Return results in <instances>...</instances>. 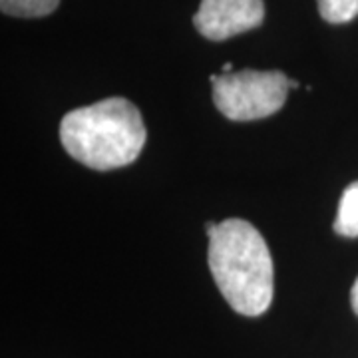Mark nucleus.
<instances>
[{"mask_svg": "<svg viewBox=\"0 0 358 358\" xmlns=\"http://www.w3.org/2000/svg\"><path fill=\"white\" fill-rule=\"evenodd\" d=\"M320 16L331 24H345L358 16V0H317Z\"/></svg>", "mask_w": 358, "mask_h": 358, "instance_id": "obj_7", "label": "nucleus"}, {"mask_svg": "<svg viewBox=\"0 0 358 358\" xmlns=\"http://www.w3.org/2000/svg\"><path fill=\"white\" fill-rule=\"evenodd\" d=\"M263 20V0H201L199 10L193 16L197 32L215 42L253 30Z\"/></svg>", "mask_w": 358, "mask_h": 358, "instance_id": "obj_4", "label": "nucleus"}, {"mask_svg": "<svg viewBox=\"0 0 358 358\" xmlns=\"http://www.w3.org/2000/svg\"><path fill=\"white\" fill-rule=\"evenodd\" d=\"M213 102L233 122H253L281 110L291 80L279 70H241L213 74Z\"/></svg>", "mask_w": 358, "mask_h": 358, "instance_id": "obj_3", "label": "nucleus"}, {"mask_svg": "<svg viewBox=\"0 0 358 358\" xmlns=\"http://www.w3.org/2000/svg\"><path fill=\"white\" fill-rule=\"evenodd\" d=\"M60 0H0L2 13L18 18H40L58 8Z\"/></svg>", "mask_w": 358, "mask_h": 358, "instance_id": "obj_6", "label": "nucleus"}, {"mask_svg": "<svg viewBox=\"0 0 358 358\" xmlns=\"http://www.w3.org/2000/svg\"><path fill=\"white\" fill-rule=\"evenodd\" d=\"M209 268L215 285L235 313L263 315L275 293L273 257L263 235L245 219L209 221Z\"/></svg>", "mask_w": 358, "mask_h": 358, "instance_id": "obj_1", "label": "nucleus"}, {"mask_svg": "<svg viewBox=\"0 0 358 358\" xmlns=\"http://www.w3.org/2000/svg\"><path fill=\"white\" fill-rule=\"evenodd\" d=\"M145 138L140 110L117 96L72 110L60 122V141L66 152L98 171L134 164Z\"/></svg>", "mask_w": 358, "mask_h": 358, "instance_id": "obj_2", "label": "nucleus"}, {"mask_svg": "<svg viewBox=\"0 0 358 358\" xmlns=\"http://www.w3.org/2000/svg\"><path fill=\"white\" fill-rule=\"evenodd\" d=\"M350 305H352V310L358 315V279L352 285V291H350Z\"/></svg>", "mask_w": 358, "mask_h": 358, "instance_id": "obj_8", "label": "nucleus"}, {"mask_svg": "<svg viewBox=\"0 0 358 358\" xmlns=\"http://www.w3.org/2000/svg\"><path fill=\"white\" fill-rule=\"evenodd\" d=\"M333 229L343 237H358V181L350 183L343 193Z\"/></svg>", "mask_w": 358, "mask_h": 358, "instance_id": "obj_5", "label": "nucleus"}]
</instances>
